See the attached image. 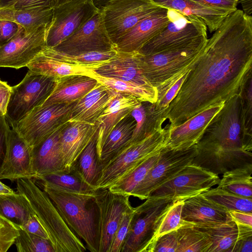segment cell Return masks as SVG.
<instances>
[{"label":"cell","mask_w":252,"mask_h":252,"mask_svg":"<svg viewBox=\"0 0 252 252\" xmlns=\"http://www.w3.org/2000/svg\"><path fill=\"white\" fill-rule=\"evenodd\" d=\"M252 71V17L237 9L208 39L203 52L189 71L163 117L168 128L179 126L236 94Z\"/></svg>","instance_id":"obj_1"},{"label":"cell","mask_w":252,"mask_h":252,"mask_svg":"<svg viewBox=\"0 0 252 252\" xmlns=\"http://www.w3.org/2000/svg\"><path fill=\"white\" fill-rule=\"evenodd\" d=\"M196 146L191 163L218 175L252 165V142L245 135L239 94L224 102Z\"/></svg>","instance_id":"obj_2"},{"label":"cell","mask_w":252,"mask_h":252,"mask_svg":"<svg viewBox=\"0 0 252 252\" xmlns=\"http://www.w3.org/2000/svg\"><path fill=\"white\" fill-rule=\"evenodd\" d=\"M208 39L205 34L176 48L149 55L141 54V69L145 78L157 90V101L193 68L203 52Z\"/></svg>","instance_id":"obj_3"},{"label":"cell","mask_w":252,"mask_h":252,"mask_svg":"<svg viewBox=\"0 0 252 252\" xmlns=\"http://www.w3.org/2000/svg\"><path fill=\"white\" fill-rule=\"evenodd\" d=\"M43 190L72 231L85 242L87 250L98 252L97 189L78 191L42 182Z\"/></svg>","instance_id":"obj_4"},{"label":"cell","mask_w":252,"mask_h":252,"mask_svg":"<svg viewBox=\"0 0 252 252\" xmlns=\"http://www.w3.org/2000/svg\"><path fill=\"white\" fill-rule=\"evenodd\" d=\"M32 179H17V192L24 194L30 201L55 252L86 251L85 245L69 228L47 193Z\"/></svg>","instance_id":"obj_5"},{"label":"cell","mask_w":252,"mask_h":252,"mask_svg":"<svg viewBox=\"0 0 252 252\" xmlns=\"http://www.w3.org/2000/svg\"><path fill=\"white\" fill-rule=\"evenodd\" d=\"M175 201L166 197H149L143 203L134 208L121 252H153L160 222Z\"/></svg>","instance_id":"obj_6"},{"label":"cell","mask_w":252,"mask_h":252,"mask_svg":"<svg viewBox=\"0 0 252 252\" xmlns=\"http://www.w3.org/2000/svg\"><path fill=\"white\" fill-rule=\"evenodd\" d=\"M166 129L162 128L145 139L130 143L100 164L96 189L109 188L123 175L164 147Z\"/></svg>","instance_id":"obj_7"},{"label":"cell","mask_w":252,"mask_h":252,"mask_svg":"<svg viewBox=\"0 0 252 252\" xmlns=\"http://www.w3.org/2000/svg\"><path fill=\"white\" fill-rule=\"evenodd\" d=\"M56 79L30 70L12 90L5 117L12 128L35 107L41 106L53 90Z\"/></svg>","instance_id":"obj_8"},{"label":"cell","mask_w":252,"mask_h":252,"mask_svg":"<svg viewBox=\"0 0 252 252\" xmlns=\"http://www.w3.org/2000/svg\"><path fill=\"white\" fill-rule=\"evenodd\" d=\"M75 103L35 107L13 128L32 148L68 122Z\"/></svg>","instance_id":"obj_9"},{"label":"cell","mask_w":252,"mask_h":252,"mask_svg":"<svg viewBox=\"0 0 252 252\" xmlns=\"http://www.w3.org/2000/svg\"><path fill=\"white\" fill-rule=\"evenodd\" d=\"M99 10L92 0H70L55 7L46 26V46H57Z\"/></svg>","instance_id":"obj_10"},{"label":"cell","mask_w":252,"mask_h":252,"mask_svg":"<svg viewBox=\"0 0 252 252\" xmlns=\"http://www.w3.org/2000/svg\"><path fill=\"white\" fill-rule=\"evenodd\" d=\"M204 22L195 16H186L174 10L168 25L146 43L138 51L146 55L158 53L186 44L207 34Z\"/></svg>","instance_id":"obj_11"},{"label":"cell","mask_w":252,"mask_h":252,"mask_svg":"<svg viewBox=\"0 0 252 252\" xmlns=\"http://www.w3.org/2000/svg\"><path fill=\"white\" fill-rule=\"evenodd\" d=\"M160 7L151 0H112L108 2L100 10L114 45L139 21Z\"/></svg>","instance_id":"obj_12"},{"label":"cell","mask_w":252,"mask_h":252,"mask_svg":"<svg viewBox=\"0 0 252 252\" xmlns=\"http://www.w3.org/2000/svg\"><path fill=\"white\" fill-rule=\"evenodd\" d=\"M219 175L192 163L153 191L149 197L186 200L219 184Z\"/></svg>","instance_id":"obj_13"},{"label":"cell","mask_w":252,"mask_h":252,"mask_svg":"<svg viewBox=\"0 0 252 252\" xmlns=\"http://www.w3.org/2000/svg\"><path fill=\"white\" fill-rule=\"evenodd\" d=\"M196 145L182 150L163 147L159 158L131 196L141 200L148 198L156 189L168 181L193 161L196 154Z\"/></svg>","instance_id":"obj_14"},{"label":"cell","mask_w":252,"mask_h":252,"mask_svg":"<svg viewBox=\"0 0 252 252\" xmlns=\"http://www.w3.org/2000/svg\"><path fill=\"white\" fill-rule=\"evenodd\" d=\"M52 48L68 55L108 51L115 49L107 32L100 10L79 29Z\"/></svg>","instance_id":"obj_15"},{"label":"cell","mask_w":252,"mask_h":252,"mask_svg":"<svg viewBox=\"0 0 252 252\" xmlns=\"http://www.w3.org/2000/svg\"><path fill=\"white\" fill-rule=\"evenodd\" d=\"M130 196L98 189L95 197L98 209V252H108L123 214L131 206Z\"/></svg>","instance_id":"obj_16"},{"label":"cell","mask_w":252,"mask_h":252,"mask_svg":"<svg viewBox=\"0 0 252 252\" xmlns=\"http://www.w3.org/2000/svg\"><path fill=\"white\" fill-rule=\"evenodd\" d=\"M47 25L29 32L22 28L12 39L0 46V67L19 69L27 66L46 46Z\"/></svg>","instance_id":"obj_17"},{"label":"cell","mask_w":252,"mask_h":252,"mask_svg":"<svg viewBox=\"0 0 252 252\" xmlns=\"http://www.w3.org/2000/svg\"><path fill=\"white\" fill-rule=\"evenodd\" d=\"M174 9L160 7L139 21L114 44L119 52H138L170 22Z\"/></svg>","instance_id":"obj_18"},{"label":"cell","mask_w":252,"mask_h":252,"mask_svg":"<svg viewBox=\"0 0 252 252\" xmlns=\"http://www.w3.org/2000/svg\"><path fill=\"white\" fill-rule=\"evenodd\" d=\"M224 104L210 107L184 123L166 129L164 147L175 150L188 149L196 145L214 117Z\"/></svg>","instance_id":"obj_19"},{"label":"cell","mask_w":252,"mask_h":252,"mask_svg":"<svg viewBox=\"0 0 252 252\" xmlns=\"http://www.w3.org/2000/svg\"><path fill=\"white\" fill-rule=\"evenodd\" d=\"M31 148L15 129L9 128L5 159L0 170V180L35 179Z\"/></svg>","instance_id":"obj_20"},{"label":"cell","mask_w":252,"mask_h":252,"mask_svg":"<svg viewBox=\"0 0 252 252\" xmlns=\"http://www.w3.org/2000/svg\"><path fill=\"white\" fill-rule=\"evenodd\" d=\"M94 124L68 122L62 127L60 146L64 170L71 171L79 156L96 133Z\"/></svg>","instance_id":"obj_21"},{"label":"cell","mask_w":252,"mask_h":252,"mask_svg":"<svg viewBox=\"0 0 252 252\" xmlns=\"http://www.w3.org/2000/svg\"><path fill=\"white\" fill-rule=\"evenodd\" d=\"M138 52H123L117 51L108 62L95 69L101 76L129 82L148 88L155 89L144 76L139 61Z\"/></svg>","instance_id":"obj_22"},{"label":"cell","mask_w":252,"mask_h":252,"mask_svg":"<svg viewBox=\"0 0 252 252\" xmlns=\"http://www.w3.org/2000/svg\"><path fill=\"white\" fill-rule=\"evenodd\" d=\"M116 95L117 94L107 86L98 82L90 92L74 103L68 122H82L94 125Z\"/></svg>","instance_id":"obj_23"},{"label":"cell","mask_w":252,"mask_h":252,"mask_svg":"<svg viewBox=\"0 0 252 252\" xmlns=\"http://www.w3.org/2000/svg\"><path fill=\"white\" fill-rule=\"evenodd\" d=\"M64 125L31 148L35 178L39 175L65 171L60 146L61 132Z\"/></svg>","instance_id":"obj_24"},{"label":"cell","mask_w":252,"mask_h":252,"mask_svg":"<svg viewBox=\"0 0 252 252\" xmlns=\"http://www.w3.org/2000/svg\"><path fill=\"white\" fill-rule=\"evenodd\" d=\"M135 97L117 94L97 119L96 149L97 155L104 142L115 126L130 114L133 108L140 103Z\"/></svg>","instance_id":"obj_25"},{"label":"cell","mask_w":252,"mask_h":252,"mask_svg":"<svg viewBox=\"0 0 252 252\" xmlns=\"http://www.w3.org/2000/svg\"><path fill=\"white\" fill-rule=\"evenodd\" d=\"M97 82L93 77L81 74L57 78L52 93L40 106L76 102L90 92Z\"/></svg>","instance_id":"obj_26"},{"label":"cell","mask_w":252,"mask_h":252,"mask_svg":"<svg viewBox=\"0 0 252 252\" xmlns=\"http://www.w3.org/2000/svg\"><path fill=\"white\" fill-rule=\"evenodd\" d=\"M182 220L189 223L225 222L231 220L228 210L200 193L184 200Z\"/></svg>","instance_id":"obj_27"},{"label":"cell","mask_w":252,"mask_h":252,"mask_svg":"<svg viewBox=\"0 0 252 252\" xmlns=\"http://www.w3.org/2000/svg\"><path fill=\"white\" fill-rule=\"evenodd\" d=\"M155 4L168 9L177 10L186 16H195L205 24L210 32H214L224 19L234 12L203 6L190 0H151Z\"/></svg>","instance_id":"obj_28"},{"label":"cell","mask_w":252,"mask_h":252,"mask_svg":"<svg viewBox=\"0 0 252 252\" xmlns=\"http://www.w3.org/2000/svg\"><path fill=\"white\" fill-rule=\"evenodd\" d=\"M27 67L32 71L55 79L75 74L92 77L95 73L94 68L71 64L53 57L46 51L45 47Z\"/></svg>","instance_id":"obj_29"},{"label":"cell","mask_w":252,"mask_h":252,"mask_svg":"<svg viewBox=\"0 0 252 252\" xmlns=\"http://www.w3.org/2000/svg\"><path fill=\"white\" fill-rule=\"evenodd\" d=\"M165 109L157 110L155 103L147 101L136 105L130 114L135 121V126L129 143L141 141L160 130L165 121Z\"/></svg>","instance_id":"obj_30"},{"label":"cell","mask_w":252,"mask_h":252,"mask_svg":"<svg viewBox=\"0 0 252 252\" xmlns=\"http://www.w3.org/2000/svg\"><path fill=\"white\" fill-rule=\"evenodd\" d=\"M190 224L205 233L211 241L208 252H232L237 240L238 228L231 220L225 222Z\"/></svg>","instance_id":"obj_31"},{"label":"cell","mask_w":252,"mask_h":252,"mask_svg":"<svg viewBox=\"0 0 252 252\" xmlns=\"http://www.w3.org/2000/svg\"><path fill=\"white\" fill-rule=\"evenodd\" d=\"M35 215L26 196L21 193L0 195V217L22 227Z\"/></svg>","instance_id":"obj_32"},{"label":"cell","mask_w":252,"mask_h":252,"mask_svg":"<svg viewBox=\"0 0 252 252\" xmlns=\"http://www.w3.org/2000/svg\"><path fill=\"white\" fill-rule=\"evenodd\" d=\"M135 126V121L129 114L115 126L97 155L99 164L111 158L129 143Z\"/></svg>","instance_id":"obj_33"},{"label":"cell","mask_w":252,"mask_h":252,"mask_svg":"<svg viewBox=\"0 0 252 252\" xmlns=\"http://www.w3.org/2000/svg\"><path fill=\"white\" fill-rule=\"evenodd\" d=\"M54 8H45L30 10H21L9 8H0V20L11 21L23 28L29 32L51 20Z\"/></svg>","instance_id":"obj_34"},{"label":"cell","mask_w":252,"mask_h":252,"mask_svg":"<svg viewBox=\"0 0 252 252\" xmlns=\"http://www.w3.org/2000/svg\"><path fill=\"white\" fill-rule=\"evenodd\" d=\"M160 152L145 159L128 171L108 189L116 194L131 196L134 189L157 163Z\"/></svg>","instance_id":"obj_35"},{"label":"cell","mask_w":252,"mask_h":252,"mask_svg":"<svg viewBox=\"0 0 252 252\" xmlns=\"http://www.w3.org/2000/svg\"><path fill=\"white\" fill-rule=\"evenodd\" d=\"M73 169L85 183L95 189L100 173L96 149V133L79 156Z\"/></svg>","instance_id":"obj_36"},{"label":"cell","mask_w":252,"mask_h":252,"mask_svg":"<svg viewBox=\"0 0 252 252\" xmlns=\"http://www.w3.org/2000/svg\"><path fill=\"white\" fill-rule=\"evenodd\" d=\"M92 77L98 82L107 86L116 94L133 96L140 102L147 101L156 103L158 100V92L156 89L148 88L129 82L106 77L95 72Z\"/></svg>","instance_id":"obj_37"},{"label":"cell","mask_w":252,"mask_h":252,"mask_svg":"<svg viewBox=\"0 0 252 252\" xmlns=\"http://www.w3.org/2000/svg\"><path fill=\"white\" fill-rule=\"evenodd\" d=\"M252 165L226 171L218 184V188L237 195L252 198Z\"/></svg>","instance_id":"obj_38"},{"label":"cell","mask_w":252,"mask_h":252,"mask_svg":"<svg viewBox=\"0 0 252 252\" xmlns=\"http://www.w3.org/2000/svg\"><path fill=\"white\" fill-rule=\"evenodd\" d=\"M176 252H208L212 242L207 236L193 225L183 220L177 230Z\"/></svg>","instance_id":"obj_39"},{"label":"cell","mask_w":252,"mask_h":252,"mask_svg":"<svg viewBox=\"0 0 252 252\" xmlns=\"http://www.w3.org/2000/svg\"><path fill=\"white\" fill-rule=\"evenodd\" d=\"M45 49L50 55L60 60L95 69L108 62L117 52V50L114 49L108 51H94L77 55H68L46 46Z\"/></svg>","instance_id":"obj_40"},{"label":"cell","mask_w":252,"mask_h":252,"mask_svg":"<svg viewBox=\"0 0 252 252\" xmlns=\"http://www.w3.org/2000/svg\"><path fill=\"white\" fill-rule=\"evenodd\" d=\"M202 194L228 211L239 210L252 213L251 198L243 197L218 187L210 189Z\"/></svg>","instance_id":"obj_41"},{"label":"cell","mask_w":252,"mask_h":252,"mask_svg":"<svg viewBox=\"0 0 252 252\" xmlns=\"http://www.w3.org/2000/svg\"><path fill=\"white\" fill-rule=\"evenodd\" d=\"M35 179L75 191H91L95 189L85 183L74 169L70 172L63 171L39 175Z\"/></svg>","instance_id":"obj_42"},{"label":"cell","mask_w":252,"mask_h":252,"mask_svg":"<svg viewBox=\"0 0 252 252\" xmlns=\"http://www.w3.org/2000/svg\"><path fill=\"white\" fill-rule=\"evenodd\" d=\"M19 235L15 244L19 252H55L51 242L21 227H17Z\"/></svg>","instance_id":"obj_43"},{"label":"cell","mask_w":252,"mask_h":252,"mask_svg":"<svg viewBox=\"0 0 252 252\" xmlns=\"http://www.w3.org/2000/svg\"><path fill=\"white\" fill-rule=\"evenodd\" d=\"M238 94L241 98L245 135L247 139L252 142V71L244 81Z\"/></svg>","instance_id":"obj_44"},{"label":"cell","mask_w":252,"mask_h":252,"mask_svg":"<svg viewBox=\"0 0 252 252\" xmlns=\"http://www.w3.org/2000/svg\"><path fill=\"white\" fill-rule=\"evenodd\" d=\"M184 201V200L175 201L169 208L159 225L157 240L163 234L177 230L183 225L182 212Z\"/></svg>","instance_id":"obj_45"},{"label":"cell","mask_w":252,"mask_h":252,"mask_svg":"<svg viewBox=\"0 0 252 252\" xmlns=\"http://www.w3.org/2000/svg\"><path fill=\"white\" fill-rule=\"evenodd\" d=\"M134 208L131 206L123 214L121 220L112 240L108 252H121L128 234Z\"/></svg>","instance_id":"obj_46"},{"label":"cell","mask_w":252,"mask_h":252,"mask_svg":"<svg viewBox=\"0 0 252 252\" xmlns=\"http://www.w3.org/2000/svg\"><path fill=\"white\" fill-rule=\"evenodd\" d=\"M58 5V0H0V8L30 10L54 8Z\"/></svg>","instance_id":"obj_47"},{"label":"cell","mask_w":252,"mask_h":252,"mask_svg":"<svg viewBox=\"0 0 252 252\" xmlns=\"http://www.w3.org/2000/svg\"><path fill=\"white\" fill-rule=\"evenodd\" d=\"M19 235L18 228L0 217V252H6L15 243Z\"/></svg>","instance_id":"obj_48"},{"label":"cell","mask_w":252,"mask_h":252,"mask_svg":"<svg viewBox=\"0 0 252 252\" xmlns=\"http://www.w3.org/2000/svg\"><path fill=\"white\" fill-rule=\"evenodd\" d=\"M237 226V238L232 252H252V227L241 225Z\"/></svg>","instance_id":"obj_49"},{"label":"cell","mask_w":252,"mask_h":252,"mask_svg":"<svg viewBox=\"0 0 252 252\" xmlns=\"http://www.w3.org/2000/svg\"><path fill=\"white\" fill-rule=\"evenodd\" d=\"M178 241L176 230L159 237L155 243L153 252H176Z\"/></svg>","instance_id":"obj_50"},{"label":"cell","mask_w":252,"mask_h":252,"mask_svg":"<svg viewBox=\"0 0 252 252\" xmlns=\"http://www.w3.org/2000/svg\"><path fill=\"white\" fill-rule=\"evenodd\" d=\"M22 28V27L15 23L0 20V46L12 39Z\"/></svg>","instance_id":"obj_51"},{"label":"cell","mask_w":252,"mask_h":252,"mask_svg":"<svg viewBox=\"0 0 252 252\" xmlns=\"http://www.w3.org/2000/svg\"><path fill=\"white\" fill-rule=\"evenodd\" d=\"M9 128V125L5 115L0 113V170L6 156Z\"/></svg>","instance_id":"obj_52"},{"label":"cell","mask_w":252,"mask_h":252,"mask_svg":"<svg viewBox=\"0 0 252 252\" xmlns=\"http://www.w3.org/2000/svg\"><path fill=\"white\" fill-rule=\"evenodd\" d=\"M187 73L181 77L170 89L167 91L162 97L157 101L155 103V108L156 109H163L167 107L179 90Z\"/></svg>","instance_id":"obj_53"},{"label":"cell","mask_w":252,"mask_h":252,"mask_svg":"<svg viewBox=\"0 0 252 252\" xmlns=\"http://www.w3.org/2000/svg\"><path fill=\"white\" fill-rule=\"evenodd\" d=\"M201 5L215 9L230 10L233 11L237 10V0H190Z\"/></svg>","instance_id":"obj_54"},{"label":"cell","mask_w":252,"mask_h":252,"mask_svg":"<svg viewBox=\"0 0 252 252\" xmlns=\"http://www.w3.org/2000/svg\"><path fill=\"white\" fill-rule=\"evenodd\" d=\"M21 228L41 238L49 240L46 232L35 215L32 216Z\"/></svg>","instance_id":"obj_55"},{"label":"cell","mask_w":252,"mask_h":252,"mask_svg":"<svg viewBox=\"0 0 252 252\" xmlns=\"http://www.w3.org/2000/svg\"><path fill=\"white\" fill-rule=\"evenodd\" d=\"M231 218L237 225L252 227V213L239 210H229Z\"/></svg>","instance_id":"obj_56"},{"label":"cell","mask_w":252,"mask_h":252,"mask_svg":"<svg viewBox=\"0 0 252 252\" xmlns=\"http://www.w3.org/2000/svg\"><path fill=\"white\" fill-rule=\"evenodd\" d=\"M12 90L7 82L0 80V113L5 115Z\"/></svg>","instance_id":"obj_57"},{"label":"cell","mask_w":252,"mask_h":252,"mask_svg":"<svg viewBox=\"0 0 252 252\" xmlns=\"http://www.w3.org/2000/svg\"><path fill=\"white\" fill-rule=\"evenodd\" d=\"M243 8V12L246 14L251 16L252 13V0H238Z\"/></svg>","instance_id":"obj_58"},{"label":"cell","mask_w":252,"mask_h":252,"mask_svg":"<svg viewBox=\"0 0 252 252\" xmlns=\"http://www.w3.org/2000/svg\"><path fill=\"white\" fill-rule=\"evenodd\" d=\"M15 192L12 189L0 181V195L10 194Z\"/></svg>","instance_id":"obj_59"},{"label":"cell","mask_w":252,"mask_h":252,"mask_svg":"<svg viewBox=\"0 0 252 252\" xmlns=\"http://www.w3.org/2000/svg\"><path fill=\"white\" fill-rule=\"evenodd\" d=\"M95 6L101 10L108 2L112 0H92Z\"/></svg>","instance_id":"obj_60"},{"label":"cell","mask_w":252,"mask_h":252,"mask_svg":"<svg viewBox=\"0 0 252 252\" xmlns=\"http://www.w3.org/2000/svg\"><path fill=\"white\" fill-rule=\"evenodd\" d=\"M70 0H58V5L62 4Z\"/></svg>","instance_id":"obj_61"},{"label":"cell","mask_w":252,"mask_h":252,"mask_svg":"<svg viewBox=\"0 0 252 252\" xmlns=\"http://www.w3.org/2000/svg\"><path fill=\"white\" fill-rule=\"evenodd\" d=\"M237 1H238V0H237Z\"/></svg>","instance_id":"obj_62"}]
</instances>
